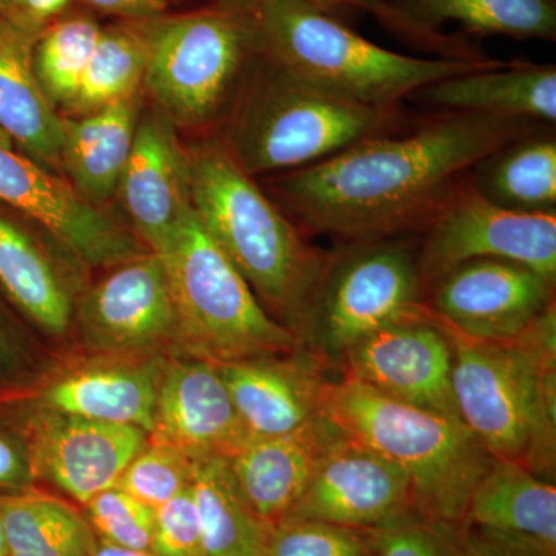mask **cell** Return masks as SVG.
I'll return each instance as SVG.
<instances>
[{"label":"cell","mask_w":556,"mask_h":556,"mask_svg":"<svg viewBox=\"0 0 556 556\" xmlns=\"http://www.w3.org/2000/svg\"><path fill=\"white\" fill-rule=\"evenodd\" d=\"M11 358L10 340L5 329L0 325V376L5 375Z\"/></svg>","instance_id":"cell-44"},{"label":"cell","mask_w":556,"mask_h":556,"mask_svg":"<svg viewBox=\"0 0 556 556\" xmlns=\"http://www.w3.org/2000/svg\"><path fill=\"white\" fill-rule=\"evenodd\" d=\"M38 36L0 14V134L61 175L64 116L36 76L33 49Z\"/></svg>","instance_id":"cell-22"},{"label":"cell","mask_w":556,"mask_h":556,"mask_svg":"<svg viewBox=\"0 0 556 556\" xmlns=\"http://www.w3.org/2000/svg\"><path fill=\"white\" fill-rule=\"evenodd\" d=\"M460 525L485 527L556 551V489L525 466L495 459Z\"/></svg>","instance_id":"cell-26"},{"label":"cell","mask_w":556,"mask_h":556,"mask_svg":"<svg viewBox=\"0 0 556 556\" xmlns=\"http://www.w3.org/2000/svg\"><path fill=\"white\" fill-rule=\"evenodd\" d=\"M339 367L343 378L388 397L460 420L453 394L452 340L434 316L380 329L346 351Z\"/></svg>","instance_id":"cell-16"},{"label":"cell","mask_w":556,"mask_h":556,"mask_svg":"<svg viewBox=\"0 0 556 556\" xmlns=\"http://www.w3.org/2000/svg\"><path fill=\"white\" fill-rule=\"evenodd\" d=\"M160 2H163L164 5L167 7V9H169V7L172 5V3H177V2H181V0H160Z\"/></svg>","instance_id":"cell-46"},{"label":"cell","mask_w":556,"mask_h":556,"mask_svg":"<svg viewBox=\"0 0 556 556\" xmlns=\"http://www.w3.org/2000/svg\"><path fill=\"white\" fill-rule=\"evenodd\" d=\"M164 358L155 354H102L43 380L33 408L141 428L153 426Z\"/></svg>","instance_id":"cell-19"},{"label":"cell","mask_w":556,"mask_h":556,"mask_svg":"<svg viewBox=\"0 0 556 556\" xmlns=\"http://www.w3.org/2000/svg\"><path fill=\"white\" fill-rule=\"evenodd\" d=\"M93 556H153L150 552H137L127 551V548H121L112 546V544L102 543L98 540L97 548H94Z\"/></svg>","instance_id":"cell-43"},{"label":"cell","mask_w":556,"mask_h":556,"mask_svg":"<svg viewBox=\"0 0 556 556\" xmlns=\"http://www.w3.org/2000/svg\"><path fill=\"white\" fill-rule=\"evenodd\" d=\"M412 98L438 112L481 113L555 126L556 67L507 62L503 67L437 80Z\"/></svg>","instance_id":"cell-23"},{"label":"cell","mask_w":556,"mask_h":556,"mask_svg":"<svg viewBox=\"0 0 556 556\" xmlns=\"http://www.w3.org/2000/svg\"><path fill=\"white\" fill-rule=\"evenodd\" d=\"M554 283L518 263L468 260L427 285V306L453 334L508 342L554 305Z\"/></svg>","instance_id":"cell-12"},{"label":"cell","mask_w":556,"mask_h":556,"mask_svg":"<svg viewBox=\"0 0 556 556\" xmlns=\"http://www.w3.org/2000/svg\"><path fill=\"white\" fill-rule=\"evenodd\" d=\"M428 318L417 249L397 237L343 241L325 252L294 336L299 348L339 367L346 351L380 329Z\"/></svg>","instance_id":"cell-8"},{"label":"cell","mask_w":556,"mask_h":556,"mask_svg":"<svg viewBox=\"0 0 556 556\" xmlns=\"http://www.w3.org/2000/svg\"><path fill=\"white\" fill-rule=\"evenodd\" d=\"M426 283L468 260H507L556 280V212L508 211L482 197L468 175L420 230Z\"/></svg>","instance_id":"cell-10"},{"label":"cell","mask_w":556,"mask_h":556,"mask_svg":"<svg viewBox=\"0 0 556 556\" xmlns=\"http://www.w3.org/2000/svg\"><path fill=\"white\" fill-rule=\"evenodd\" d=\"M86 518L102 543L150 552L155 532L156 510L119 486L104 490L86 504Z\"/></svg>","instance_id":"cell-36"},{"label":"cell","mask_w":556,"mask_h":556,"mask_svg":"<svg viewBox=\"0 0 556 556\" xmlns=\"http://www.w3.org/2000/svg\"><path fill=\"white\" fill-rule=\"evenodd\" d=\"M0 9H2V0H0Z\"/></svg>","instance_id":"cell-47"},{"label":"cell","mask_w":556,"mask_h":556,"mask_svg":"<svg viewBox=\"0 0 556 556\" xmlns=\"http://www.w3.org/2000/svg\"><path fill=\"white\" fill-rule=\"evenodd\" d=\"M144 94L177 129L223 126L262 54L247 10L214 0L206 9L148 20Z\"/></svg>","instance_id":"cell-7"},{"label":"cell","mask_w":556,"mask_h":556,"mask_svg":"<svg viewBox=\"0 0 556 556\" xmlns=\"http://www.w3.org/2000/svg\"><path fill=\"white\" fill-rule=\"evenodd\" d=\"M0 519L7 556H93L97 548L86 515L33 489L0 496Z\"/></svg>","instance_id":"cell-29"},{"label":"cell","mask_w":556,"mask_h":556,"mask_svg":"<svg viewBox=\"0 0 556 556\" xmlns=\"http://www.w3.org/2000/svg\"><path fill=\"white\" fill-rule=\"evenodd\" d=\"M20 431L35 482L43 479L83 506L118 484L124 468L149 441L138 427L42 408H31Z\"/></svg>","instance_id":"cell-13"},{"label":"cell","mask_w":556,"mask_h":556,"mask_svg":"<svg viewBox=\"0 0 556 556\" xmlns=\"http://www.w3.org/2000/svg\"><path fill=\"white\" fill-rule=\"evenodd\" d=\"M142 110L144 91L87 115L64 116L61 175L91 206L115 199Z\"/></svg>","instance_id":"cell-24"},{"label":"cell","mask_w":556,"mask_h":556,"mask_svg":"<svg viewBox=\"0 0 556 556\" xmlns=\"http://www.w3.org/2000/svg\"><path fill=\"white\" fill-rule=\"evenodd\" d=\"M150 40L148 20L102 25L78 97L64 116H83L142 93Z\"/></svg>","instance_id":"cell-31"},{"label":"cell","mask_w":556,"mask_h":556,"mask_svg":"<svg viewBox=\"0 0 556 556\" xmlns=\"http://www.w3.org/2000/svg\"><path fill=\"white\" fill-rule=\"evenodd\" d=\"M452 541L453 556H556V551L536 541L485 527L453 526Z\"/></svg>","instance_id":"cell-39"},{"label":"cell","mask_w":556,"mask_h":556,"mask_svg":"<svg viewBox=\"0 0 556 556\" xmlns=\"http://www.w3.org/2000/svg\"><path fill=\"white\" fill-rule=\"evenodd\" d=\"M186 150L193 214L262 305L294 334L325 252L308 243L298 223L241 169L218 135Z\"/></svg>","instance_id":"cell-2"},{"label":"cell","mask_w":556,"mask_h":556,"mask_svg":"<svg viewBox=\"0 0 556 556\" xmlns=\"http://www.w3.org/2000/svg\"><path fill=\"white\" fill-rule=\"evenodd\" d=\"M416 515L407 475L340 431L288 519L378 530Z\"/></svg>","instance_id":"cell-15"},{"label":"cell","mask_w":556,"mask_h":556,"mask_svg":"<svg viewBox=\"0 0 556 556\" xmlns=\"http://www.w3.org/2000/svg\"><path fill=\"white\" fill-rule=\"evenodd\" d=\"M237 7L251 14L263 54L300 78L368 108L396 110L437 80L507 64L495 58L460 61L396 53L302 0H249Z\"/></svg>","instance_id":"cell-6"},{"label":"cell","mask_w":556,"mask_h":556,"mask_svg":"<svg viewBox=\"0 0 556 556\" xmlns=\"http://www.w3.org/2000/svg\"><path fill=\"white\" fill-rule=\"evenodd\" d=\"M543 126L486 155L468 172V181L508 211L556 212V135Z\"/></svg>","instance_id":"cell-27"},{"label":"cell","mask_w":556,"mask_h":556,"mask_svg":"<svg viewBox=\"0 0 556 556\" xmlns=\"http://www.w3.org/2000/svg\"><path fill=\"white\" fill-rule=\"evenodd\" d=\"M399 109L358 104L260 54L218 138L251 175L288 174L397 126Z\"/></svg>","instance_id":"cell-5"},{"label":"cell","mask_w":556,"mask_h":556,"mask_svg":"<svg viewBox=\"0 0 556 556\" xmlns=\"http://www.w3.org/2000/svg\"><path fill=\"white\" fill-rule=\"evenodd\" d=\"M115 199L131 232L160 255L192 207L188 150L177 127L153 105L142 110Z\"/></svg>","instance_id":"cell-17"},{"label":"cell","mask_w":556,"mask_h":556,"mask_svg":"<svg viewBox=\"0 0 556 556\" xmlns=\"http://www.w3.org/2000/svg\"><path fill=\"white\" fill-rule=\"evenodd\" d=\"M452 527L412 515L371 530L378 556H453Z\"/></svg>","instance_id":"cell-38"},{"label":"cell","mask_w":556,"mask_h":556,"mask_svg":"<svg viewBox=\"0 0 556 556\" xmlns=\"http://www.w3.org/2000/svg\"><path fill=\"white\" fill-rule=\"evenodd\" d=\"M24 222L0 211V289L43 331L64 334L75 313L72 285Z\"/></svg>","instance_id":"cell-25"},{"label":"cell","mask_w":556,"mask_h":556,"mask_svg":"<svg viewBox=\"0 0 556 556\" xmlns=\"http://www.w3.org/2000/svg\"><path fill=\"white\" fill-rule=\"evenodd\" d=\"M265 556H378L371 530L316 519H288L274 527Z\"/></svg>","instance_id":"cell-34"},{"label":"cell","mask_w":556,"mask_h":556,"mask_svg":"<svg viewBox=\"0 0 556 556\" xmlns=\"http://www.w3.org/2000/svg\"><path fill=\"white\" fill-rule=\"evenodd\" d=\"M0 556H7L5 541H3L2 519H0Z\"/></svg>","instance_id":"cell-45"},{"label":"cell","mask_w":556,"mask_h":556,"mask_svg":"<svg viewBox=\"0 0 556 556\" xmlns=\"http://www.w3.org/2000/svg\"><path fill=\"white\" fill-rule=\"evenodd\" d=\"M101 28L91 11L68 10L36 39L33 49L36 76L62 116L78 97Z\"/></svg>","instance_id":"cell-32"},{"label":"cell","mask_w":556,"mask_h":556,"mask_svg":"<svg viewBox=\"0 0 556 556\" xmlns=\"http://www.w3.org/2000/svg\"><path fill=\"white\" fill-rule=\"evenodd\" d=\"M153 556H207L192 489L182 490L156 510Z\"/></svg>","instance_id":"cell-37"},{"label":"cell","mask_w":556,"mask_h":556,"mask_svg":"<svg viewBox=\"0 0 556 556\" xmlns=\"http://www.w3.org/2000/svg\"><path fill=\"white\" fill-rule=\"evenodd\" d=\"M248 438L217 365L182 356L164 362L149 441L200 459L229 457Z\"/></svg>","instance_id":"cell-18"},{"label":"cell","mask_w":556,"mask_h":556,"mask_svg":"<svg viewBox=\"0 0 556 556\" xmlns=\"http://www.w3.org/2000/svg\"><path fill=\"white\" fill-rule=\"evenodd\" d=\"M447 332L453 394L464 426L495 459L517 463L551 481L556 448L555 303L508 342H477Z\"/></svg>","instance_id":"cell-3"},{"label":"cell","mask_w":556,"mask_h":556,"mask_svg":"<svg viewBox=\"0 0 556 556\" xmlns=\"http://www.w3.org/2000/svg\"><path fill=\"white\" fill-rule=\"evenodd\" d=\"M321 415L407 475L417 517L459 526L495 463L460 420L386 396L357 380H328Z\"/></svg>","instance_id":"cell-4"},{"label":"cell","mask_w":556,"mask_h":556,"mask_svg":"<svg viewBox=\"0 0 556 556\" xmlns=\"http://www.w3.org/2000/svg\"><path fill=\"white\" fill-rule=\"evenodd\" d=\"M192 459L177 448L148 441L124 468L121 490L159 510L190 485Z\"/></svg>","instance_id":"cell-35"},{"label":"cell","mask_w":556,"mask_h":556,"mask_svg":"<svg viewBox=\"0 0 556 556\" xmlns=\"http://www.w3.org/2000/svg\"><path fill=\"white\" fill-rule=\"evenodd\" d=\"M80 331L102 354H155L177 342V308L169 273L149 251L112 268L80 298Z\"/></svg>","instance_id":"cell-14"},{"label":"cell","mask_w":556,"mask_h":556,"mask_svg":"<svg viewBox=\"0 0 556 556\" xmlns=\"http://www.w3.org/2000/svg\"><path fill=\"white\" fill-rule=\"evenodd\" d=\"M339 434V428L321 415L292 433L249 437L226 460L248 503L274 529L291 514Z\"/></svg>","instance_id":"cell-21"},{"label":"cell","mask_w":556,"mask_h":556,"mask_svg":"<svg viewBox=\"0 0 556 556\" xmlns=\"http://www.w3.org/2000/svg\"><path fill=\"white\" fill-rule=\"evenodd\" d=\"M76 0H2L0 14L24 30L39 35L72 9Z\"/></svg>","instance_id":"cell-41"},{"label":"cell","mask_w":556,"mask_h":556,"mask_svg":"<svg viewBox=\"0 0 556 556\" xmlns=\"http://www.w3.org/2000/svg\"><path fill=\"white\" fill-rule=\"evenodd\" d=\"M161 257L177 308L179 356L219 365L298 350L291 329L270 316L192 207Z\"/></svg>","instance_id":"cell-9"},{"label":"cell","mask_w":556,"mask_h":556,"mask_svg":"<svg viewBox=\"0 0 556 556\" xmlns=\"http://www.w3.org/2000/svg\"><path fill=\"white\" fill-rule=\"evenodd\" d=\"M190 489L207 556H265L273 527L248 503L226 457L192 459Z\"/></svg>","instance_id":"cell-28"},{"label":"cell","mask_w":556,"mask_h":556,"mask_svg":"<svg viewBox=\"0 0 556 556\" xmlns=\"http://www.w3.org/2000/svg\"><path fill=\"white\" fill-rule=\"evenodd\" d=\"M91 13H101L115 20L142 21L166 13L160 0H78Z\"/></svg>","instance_id":"cell-42"},{"label":"cell","mask_w":556,"mask_h":556,"mask_svg":"<svg viewBox=\"0 0 556 556\" xmlns=\"http://www.w3.org/2000/svg\"><path fill=\"white\" fill-rule=\"evenodd\" d=\"M217 367L249 437L292 433L321 416L328 367L302 348Z\"/></svg>","instance_id":"cell-20"},{"label":"cell","mask_w":556,"mask_h":556,"mask_svg":"<svg viewBox=\"0 0 556 556\" xmlns=\"http://www.w3.org/2000/svg\"><path fill=\"white\" fill-rule=\"evenodd\" d=\"M0 201L49 232L89 268H115L149 252L130 229L80 199L67 179L14 148L2 134Z\"/></svg>","instance_id":"cell-11"},{"label":"cell","mask_w":556,"mask_h":556,"mask_svg":"<svg viewBox=\"0 0 556 556\" xmlns=\"http://www.w3.org/2000/svg\"><path fill=\"white\" fill-rule=\"evenodd\" d=\"M431 30L445 22L463 25L464 36L556 39V0H390Z\"/></svg>","instance_id":"cell-30"},{"label":"cell","mask_w":556,"mask_h":556,"mask_svg":"<svg viewBox=\"0 0 556 556\" xmlns=\"http://www.w3.org/2000/svg\"><path fill=\"white\" fill-rule=\"evenodd\" d=\"M546 124L438 112L407 134L382 131L268 179L278 206L308 232L342 241L420 232L479 161Z\"/></svg>","instance_id":"cell-1"},{"label":"cell","mask_w":556,"mask_h":556,"mask_svg":"<svg viewBox=\"0 0 556 556\" xmlns=\"http://www.w3.org/2000/svg\"><path fill=\"white\" fill-rule=\"evenodd\" d=\"M228 5H243L249 0H218ZM314 9L331 14L346 22L353 17L369 16L379 22L380 27L394 39L409 49L433 54L434 58L460 61H486L484 51L471 42L463 33L448 35L445 31L431 30L419 22L413 21L404 11L396 9L390 0H302Z\"/></svg>","instance_id":"cell-33"},{"label":"cell","mask_w":556,"mask_h":556,"mask_svg":"<svg viewBox=\"0 0 556 556\" xmlns=\"http://www.w3.org/2000/svg\"><path fill=\"white\" fill-rule=\"evenodd\" d=\"M30 457L21 431L0 424V496L14 495L33 489Z\"/></svg>","instance_id":"cell-40"}]
</instances>
